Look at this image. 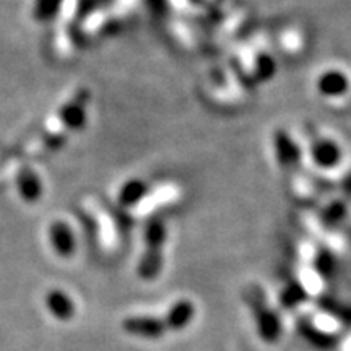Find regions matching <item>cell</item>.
Masks as SVG:
<instances>
[{
	"instance_id": "obj_1",
	"label": "cell",
	"mask_w": 351,
	"mask_h": 351,
	"mask_svg": "<svg viewBox=\"0 0 351 351\" xmlns=\"http://www.w3.org/2000/svg\"><path fill=\"white\" fill-rule=\"evenodd\" d=\"M90 101V93L80 90L72 99L67 101L59 111V119L65 129L78 132L86 125V103Z\"/></svg>"
},
{
	"instance_id": "obj_2",
	"label": "cell",
	"mask_w": 351,
	"mask_h": 351,
	"mask_svg": "<svg viewBox=\"0 0 351 351\" xmlns=\"http://www.w3.org/2000/svg\"><path fill=\"white\" fill-rule=\"evenodd\" d=\"M47 236H49V243L52 249L59 254L60 257H70L73 256L77 249L75 236H73L72 228L62 219H56L49 225L47 230Z\"/></svg>"
},
{
	"instance_id": "obj_3",
	"label": "cell",
	"mask_w": 351,
	"mask_h": 351,
	"mask_svg": "<svg viewBox=\"0 0 351 351\" xmlns=\"http://www.w3.org/2000/svg\"><path fill=\"white\" fill-rule=\"evenodd\" d=\"M16 189H19L20 199L26 204H34L43 195L41 179L29 166L20 168L19 174H16Z\"/></svg>"
},
{
	"instance_id": "obj_4",
	"label": "cell",
	"mask_w": 351,
	"mask_h": 351,
	"mask_svg": "<svg viewBox=\"0 0 351 351\" xmlns=\"http://www.w3.org/2000/svg\"><path fill=\"white\" fill-rule=\"evenodd\" d=\"M311 158H313L314 163L320 166V168L330 169L340 163L341 152L335 142L327 138H320L315 140L313 147H311Z\"/></svg>"
},
{
	"instance_id": "obj_5",
	"label": "cell",
	"mask_w": 351,
	"mask_h": 351,
	"mask_svg": "<svg viewBox=\"0 0 351 351\" xmlns=\"http://www.w3.org/2000/svg\"><path fill=\"white\" fill-rule=\"evenodd\" d=\"M124 330L145 339H158L165 333L166 324L153 317H130L124 320Z\"/></svg>"
},
{
	"instance_id": "obj_6",
	"label": "cell",
	"mask_w": 351,
	"mask_h": 351,
	"mask_svg": "<svg viewBox=\"0 0 351 351\" xmlns=\"http://www.w3.org/2000/svg\"><path fill=\"white\" fill-rule=\"evenodd\" d=\"M46 306L49 313L59 320H69L75 314V304L67 293L60 289H52L46 295Z\"/></svg>"
},
{
	"instance_id": "obj_7",
	"label": "cell",
	"mask_w": 351,
	"mask_h": 351,
	"mask_svg": "<svg viewBox=\"0 0 351 351\" xmlns=\"http://www.w3.org/2000/svg\"><path fill=\"white\" fill-rule=\"evenodd\" d=\"M348 86H350L348 78H346L345 73L339 72V70L326 72L319 78V83H317L320 95L328 96V98H339V96L345 95L346 90H348Z\"/></svg>"
},
{
	"instance_id": "obj_8",
	"label": "cell",
	"mask_w": 351,
	"mask_h": 351,
	"mask_svg": "<svg viewBox=\"0 0 351 351\" xmlns=\"http://www.w3.org/2000/svg\"><path fill=\"white\" fill-rule=\"evenodd\" d=\"M275 150L280 165L285 168H293L300 161V150H298L296 143L282 130L275 134Z\"/></svg>"
},
{
	"instance_id": "obj_9",
	"label": "cell",
	"mask_w": 351,
	"mask_h": 351,
	"mask_svg": "<svg viewBox=\"0 0 351 351\" xmlns=\"http://www.w3.org/2000/svg\"><path fill=\"white\" fill-rule=\"evenodd\" d=\"M147 194V184L140 181V179H130V181H127L124 186L121 187L117 200H119L121 207H134V205H137L140 200L145 199Z\"/></svg>"
},
{
	"instance_id": "obj_10",
	"label": "cell",
	"mask_w": 351,
	"mask_h": 351,
	"mask_svg": "<svg viewBox=\"0 0 351 351\" xmlns=\"http://www.w3.org/2000/svg\"><path fill=\"white\" fill-rule=\"evenodd\" d=\"M192 317H194V306L189 301H181L178 302L171 313L168 314V319L165 320L166 328H173V330H179V328H184L191 322Z\"/></svg>"
},
{
	"instance_id": "obj_11",
	"label": "cell",
	"mask_w": 351,
	"mask_h": 351,
	"mask_svg": "<svg viewBox=\"0 0 351 351\" xmlns=\"http://www.w3.org/2000/svg\"><path fill=\"white\" fill-rule=\"evenodd\" d=\"M161 265H163V256H161V251L147 249V252H145L142 261H140L138 276L143 280L156 278L161 270Z\"/></svg>"
},
{
	"instance_id": "obj_12",
	"label": "cell",
	"mask_w": 351,
	"mask_h": 351,
	"mask_svg": "<svg viewBox=\"0 0 351 351\" xmlns=\"http://www.w3.org/2000/svg\"><path fill=\"white\" fill-rule=\"evenodd\" d=\"M166 239V228L161 219H152L145 228V244L147 249H153V251H161Z\"/></svg>"
},
{
	"instance_id": "obj_13",
	"label": "cell",
	"mask_w": 351,
	"mask_h": 351,
	"mask_svg": "<svg viewBox=\"0 0 351 351\" xmlns=\"http://www.w3.org/2000/svg\"><path fill=\"white\" fill-rule=\"evenodd\" d=\"M64 0H34L33 15L38 21L54 20L62 7Z\"/></svg>"
},
{
	"instance_id": "obj_14",
	"label": "cell",
	"mask_w": 351,
	"mask_h": 351,
	"mask_svg": "<svg viewBox=\"0 0 351 351\" xmlns=\"http://www.w3.org/2000/svg\"><path fill=\"white\" fill-rule=\"evenodd\" d=\"M108 3H111V0H78L77 13L82 19H85V16L91 15V13L98 10V8L106 7Z\"/></svg>"
},
{
	"instance_id": "obj_15",
	"label": "cell",
	"mask_w": 351,
	"mask_h": 351,
	"mask_svg": "<svg viewBox=\"0 0 351 351\" xmlns=\"http://www.w3.org/2000/svg\"><path fill=\"white\" fill-rule=\"evenodd\" d=\"M343 212H345L343 205L337 202V204H333L332 207H328V210L326 212V219H327V221H340V218H341V215H343Z\"/></svg>"
},
{
	"instance_id": "obj_16",
	"label": "cell",
	"mask_w": 351,
	"mask_h": 351,
	"mask_svg": "<svg viewBox=\"0 0 351 351\" xmlns=\"http://www.w3.org/2000/svg\"><path fill=\"white\" fill-rule=\"evenodd\" d=\"M65 143V138L62 137V135H57V134H52L49 135V137H46V147L49 148V150L56 152L59 150L60 147Z\"/></svg>"
},
{
	"instance_id": "obj_17",
	"label": "cell",
	"mask_w": 351,
	"mask_h": 351,
	"mask_svg": "<svg viewBox=\"0 0 351 351\" xmlns=\"http://www.w3.org/2000/svg\"><path fill=\"white\" fill-rule=\"evenodd\" d=\"M343 187H345L346 191H348V192H351V174L348 176V178L345 179V184H343Z\"/></svg>"
}]
</instances>
